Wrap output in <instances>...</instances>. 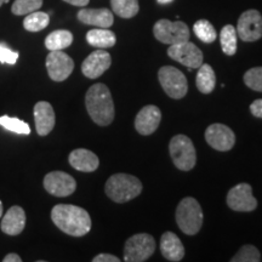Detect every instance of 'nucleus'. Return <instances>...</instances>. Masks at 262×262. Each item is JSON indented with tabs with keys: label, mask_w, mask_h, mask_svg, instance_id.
<instances>
[{
	"label": "nucleus",
	"mask_w": 262,
	"mask_h": 262,
	"mask_svg": "<svg viewBox=\"0 0 262 262\" xmlns=\"http://www.w3.org/2000/svg\"><path fill=\"white\" fill-rule=\"evenodd\" d=\"M51 220L57 228L72 237H83L91 229L89 212L77 205H55L51 211Z\"/></svg>",
	"instance_id": "f257e3e1"
},
{
	"label": "nucleus",
	"mask_w": 262,
	"mask_h": 262,
	"mask_svg": "<svg viewBox=\"0 0 262 262\" xmlns=\"http://www.w3.org/2000/svg\"><path fill=\"white\" fill-rule=\"evenodd\" d=\"M85 106L91 119L97 125L107 126L114 119V103L111 91L104 84H95L88 90Z\"/></svg>",
	"instance_id": "f03ea898"
},
{
	"label": "nucleus",
	"mask_w": 262,
	"mask_h": 262,
	"mask_svg": "<svg viewBox=\"0 0 262 262\" xmlns=\"http://www.w3.org/2000/svg\"><path fill=\"white\" fill-rule=\"evenodd\" d=\"M106 194L116 203H126L135 199L142 192V183L129 173H114L107 180Z\"/></svg>",
	"instance_id": "7ed1b4c3"
},
{
	"label": "nucleus",
	"mask_w": 262,
	"mask_h": 262,
	"mask_svg": "<svg viewBox=\"0 0 262 262\" xmlns=\"http://www.w3.org/2000/svg\"><path fill=\"white\" fill-rule=\"evenodd\" d=\"M176 222L185 234L194 235L203 226L202 206L192 196L183 198L176 209Z\"/></svg>",
	"instance_id": "20e7f679"
},
{
	"label": "nucleus",
	"mask_w": 262,
	"mask_h": 262,
	"mask_svg": "<svg viewBox=\"0 0 262 262\" xmlns=\"http://www.w3.org/2000/svg\"><path fill=\"white\" fill-rule=\"evenodd\" d=\"M170 156L179 170L189 171L194 168L196 162L195 148L192 140L186 135L173 136L169 145Z\"/></svg>",
	"instance_id": "39448f33"
},
{
	"label": "nucleus",
	"mask_w": 262,
	"mask_h": 262,
	"mask_svg": "<svg viewBox=\"0 0 262 262\" xmlns=\"http://www.w3.org/2000/svg\"><path fill=\"white\" fill-rule=\"evenodd\" d=\"M158 79L165 94L175 100L185 97L188 90L187 78L178 68L164 66L158 72Z\"/></svg>",
	"instance_id": "423d86ee"
},
{
	"label": "nucleus",
	"mask_w": 262,
	"mask_h": 262,
	"mask_svg": "<svg viewBox=\"0 0 262 262\" xmlns=\"http://www.w3.org/2000/svg\"><path fill=\"white\" fill-rule=\"evenodd\" d=\"M156 250V241L150 234L139 233L126 241L124 248V261L142 262L148 260Z\"/></svg>",
	"instance_id": "0eeeda50"
},
{
	"label": "nucleus",
	"mask_w": 262,
	"mask_h": 262,
	"mask_svg": "<svg viewBox=\"0 0 262 262\" xmlns=\"http://www.w3.org/2000/svg\"><path fill=\"white\" fill-rule=\"evenodd\" d=\"M153 34L156 39L163 44H178L187 41L189 39V28L185 22L159 19L153 27Z\"/></svg>",
	"instance_id": "6e6552de"
},
{
	"label": "nucleus",
	"mask_w": 262,
	"mask_h": 262,
	"mask_svg": "<svg viewBox=\"0 0 262 262\" xmlns=\"http://www.w3.org/2000/svg\"><path fill=\"white\" fill-rule=\"evenodd\" d=\"M169 57L178 61L186 67L199 68L203 64V52L196 45L191 41H182L170 45L168 49Z\"/></svg>",
	"instance_id": "1a4fd4ad"
},
{
	"label": "nucleus",
	"mask_w": 262,
	"mask_h": 262,
	"mask_svg": "<svg viewBox=\"0 0 262 262\" xmlns=\"http://www.w3.org/2000/svg\"><path fill=\"white\" fill-rule=\"evenodd\" d=\"M226 201L229 208L234 211H254L257 206L256 198L253 195V188L249 183H239L229 189Z\"/></svg>",
	"instance_id": "9d476101"
},
{
	"label": "nucleus",
	"mask_w": 262,
	"mask_h": 262,
	"mask_svg": "<svg viewBox=\"0 0 262 262\" xmlns=\"http://www.w3.org/2000/svg\"><path fill=\"white\" fill-rule=\"evenodd\" d=\"M237 34L243 41L253 42L262 37V16L257 10H248L238 19Z\"/></svg>",
	"instance_id": "9b49d317"
},
{
	"label": "nucleus",
	"mask_w": 262,
	"mask_h": 262,
	"mask_svg": "<svg viewBox=\"0 0 262 262\" xmlns=\"http://www.w3.org/2000/svg\"><path fill=\"white\" fill-rule=\"evenodd\" d=\"M47 70L52 80L63 81L73 72L74 61L62 50L50 51L47 57Z\"/></svg>",
	"instance_id": "f8f14e48"
},
{
	"label": "nucleus",
	"mask_w": 262,
	"mask_h": 262,
	"mask_svg": "<svg viewBox=\"0 0 262 262\" xmlns=\"http://www.w3.org/2000/svg\"><path fill=\"white\" fill-rule=\"evenodd\" d=\"M205 140L209 146L220 152H227L233 148L235 143V135L231 127L225 124H211L205 130Z\"/></svg>",
	"instance_id": "ddd939ff"
},
{
	"label": "nucleus",
	"mask_w": 262,
	"mask_h": 262,
	"mask_svg": "<svg viewBox=\"0 0 262 262\" xmlns=\"http://www.w3.org/2000/svg\"><path fill=\"white\" fill-rule=\"evenodd\" d=\"M44 187L55 196H68L74 193L77 182L70 173L63 171L49 172L44 178Z\"/></svg>",
	"instance_id": "4468645a"
},
{
	"label": "nucleus",
	"mask_w": 262,
	"mask_h": 262,
	"mask_svg": "<svg viewBox=\"0 0 262 262\" xmlns=\"http://www.w3.org/2000/svg\"><path fill=\"white\" fill-rule=\"evenodd\" d=\"M112 64V57L103 49L91 52L81 64V72L89 79H97Z\"/></svg>",
	"instance_id": "2eb2a0df"
},
{
	"label": "nucleus",
	"mask_w": 262,
	"mask_h": 262,
	"mask_svg": "<svg viewBox=\"0 0 262 262\" xmlns=\"http://www.w3.org/2000/svg\"><path fill=\"white\" fill-rule=\"evenodd\" d=\"M160 120H162V112L155 104H148L137 113L135 119V129L141 135L148 136L158 129Z\"/></svg>",
	"instance_id": "dca6fc26"
},
{
	"label": "nucleus",
	"mask_w": 262,
	"mask_h": 262,
	"mask_svg": "<svg viewBox=\"0 0 262 262\" xmlns=\"http://www.w3.org/2000/svg\"><path fill=\"white\" fill-rule=\"evenodd\" d=\"M34 122L38 135L47 136L55 126L54 108L47 101H39L34 106Z\"/></svg>",
	"instance_id": "f3484780"
},
{
	"label": "nucleus",
	"mask_w": 262,
	"mask_h": 262,
	"mask_svg": "<svg viewBox=\"0 0 262 262\" xmlns=\"http://www.w3.org/2000/svg\"><path fill=\"white\" fill-rule=\"evenodd\" d=\"M78 19L84 25L95 26L97 28H110L113 25L114 17L108 9H81L78 12Z\"/></svg>",
	"instance_id": "a211bd4d"
},
{
	"label": "nucleus",
	"mask_w": 262,
	"mask_h": 262,
	"mask_svg": "<svg viewBox=\"0 0 262 262\" xmlns=\"http://www.w3.org/2000/svg\"><path fill=\"white\" fill-rule=\"evenodd\" d=\"M68 162L75 170L83 172H93L100 165L98 157L89 149L78 148L72 150Z\"/></svg>",
	"instance_id": "6ab92c4d"
},
{
	"label": "nucleus",
	"mask_w": 262,
	"mask_h": 262,
	"mask_svg": "<svg viewBox=\"0 0 262 262\" xmlns=\"http://www.w3.org/2000/svg\"><path fill=\"white\" fill-rule=\"evenodd\" d=\"M26 226V212L21 206H12L4 215L2 221V231L9 235L22 233Z\"/></svg>",
	"instance_id": "aec40b11"
},
{
	"label": "nucleus",
	"mask_w": 262,
	"mask_h": 262,
	"mask_svg": "<svg viewBox=\"0 0 262 262\" xmlns=\"http://www.w3.org/2000/svg\"><path fill=\"white\" fill-rule=\"evenodd\" d=\"M160 251L168 261L179 262L185 256V247L172 232H165L160 239Z\"/></svg>",
	"instance_id": "412c9836"
},
{
	"label": "nucleus",
	"mask_w": 262,
	"mask_h": 262,
	"mask_svg": "<svg viewBox=\"0 0 262 262\" xmlns=\"http://www.w3.org/2000/svg\"><path fill=\"white\" fill-rule=\"evenodd\" d=\"M86 41L97 49L112 48L116 44V34L108 28H95L86 33Z\"/></svg>",
	"instance_id": "4be33fe9"
},
{
	"label": "nucleus",
	"mask_w": 262,
	"mask_h": 262,
	"mask_svg": "<svg viewBox=\"0 0 262 262\" xmlns=\"http://www.w3.org/2000/svg\"><path fill=\"white\" fill-rule=\"evenodd\" d=\"M195 84L202 94H210L214 91L216 85V75L211 66L205 63L198 68Z\"/></svg>",
	"instance_id": "5701e85b"
},
{
	"label": "nucleus",
	"mask_w": 262,
	"mask_h": 262,
	"mask_svg": "<svg viewBox=\"0 0 262 262\" xmlns=\"http://www.w3.org/2000/svg\"><path fill=\"white\" fill-rule=\"evenodd\" d=\"M72 42H73V34L66 29H58L48 35L45 39V47L49 51H57L71 47Z\"/></svg>",
	"instance_id": "b1692460"
},
{
	"label": "nucleus",
	"mask_w": 262,
	"mask_h": 262,
	"mask_svg": "<svg viewBox=\"0 0 262 262\" xmlns=\"http://www.w3.org/2000/svg\"><path fill=\"white\" fill-rule=\"evenodd\" d=\"M237 29L232 25H226L220 33V41L222 51L228 56L237 52Z\"/></svg>",
	"instance_id": "393cba45"
},
{
	"label": "nucleus",
	"mask_w": 262,
	"mask_h": 262,
	"mask_svg": "<svg viewBox=\"0 0 262 262\" xmlns=\"http://www.w3.org/2000/svg\"><path fill=\"white\" fill-rule=\"evenodd\" d=\"M112 10L122 18H131L137 15L140 10L139 0H111Z\"/></svg>",
	"instance_id": "a878e982"
},
{
	"label": "nucleus",
	"mask_w": 262,
	"mask_h": 262,
	"mask_svg": "<svg viewBox=\"0 0 262 262\" xmlns=\"http://www.w3.org/2000/svg\"><path fill=\"white\" fill-rule=\"evenodd\" d=\"M50 22V16L47 12L34 11L26 16L24 19V27L28 32H40L47 28Z\"/></svg>",
	"instance_id": "bb28decb"
},
{
	"label": "nucleus",
	"mask_w": 262,
	"mask_h": 262,
	"mask_svg": "<svg viewBox=\"0 0 262 262\" xmlns=\"http://www.w3.org/2000/svg\"><path fill=\"white\" fill-rule=\"evenodd\" d=\"M193 31L196 38L201 39L203 42L210 44V42L216 40V31L208 19H199L193 26Z\"/></svg>",
	"instance_id": "cd10ccee"
},
{
	"label": "nucleus",
	"mask_w": 262,
	"mask_h": 262,
	"mask_svg": "<svg viewBox=\"0 0 262 262\" xmlns=\"http://www.w3.org/2000/svg\"><path fill=\"white\" fill-rule=\"evenodd\" d=\"M0 125L6 130L12 131V133L16 134H21V135H29L31 134V127H29L28 124L15 117H0Z\"/></svg>",
	"instance_id": "c85d7f7f"
},
{
	"label": "nucleus",
	"mask_w": 262,
	"mask_h": 262,
	"mask_svg": "<svg viewBox=\"0 0 262 262\" xmlns=\"http://www.w3.org/2000/svg\"><path fill=\"white\" fill-rule=\"evenodd\" d=\"M42 0H15L11 11L16 16L28 15L41 8Z\"/></svg>",
	"instance_id": "c756f323"
},
{
	"label": "nucleus",
	"mask_w": 262,
	"mask_h": 262,
	"mask_svg": "<svg viewBox=\"0 0 262 262\" xmlns=\"http://www.w3.org/2000/svg\"><path fill=\"white\" fill-rule=\"evenodd\" d=\"M261 261L260 251L254 245H244L231 258V262H258Z\"/></svg>",
	"instance_id": "7c9ffc66"
},
{
	"label": "nucleus",
	"mask_w": 262,
	"mask_h": 262,
	"mask_svg": "<svg viewBox=\"0 0 262 262\" xmlns=\"http://www.w3.org/2000/svg\"><path fill=\"white\" fill-rule=\"evenodd\" d=\"M244 83L251 90L262 93V67H255L244 74Z\"/></svg>",
	"instance_id": "2f4dec72"
},
{
	"label": "nucleus",
	"mask_w": 262,
	"mask_h": 262,
	"mask_svg": "<svg viewBox=\"0 0 262 262\" xmlns=\"http://www.w3.org/2000/svg\"><path fill=\"white\" fill-rule=\"evenodd\" d=\"M18 60V52L11 50L4 42H0V63L15 64Z\"/></svg>",
	"instance_id": "473e14b6"
},
{
	"label": "nucleus",
	"mask_w": 262,
	"mask_h": 262,
	"mask_svg": "<svg viewBox=\"0 0 262 262\" xmlns=\"http://www.w3.org/2000/svg\"><path fill=\"white\" fill-rule=\"evenodd\" d=\"M250 112L254 117L261 118L262 119V98L255 100L254 102L250 104Z\"/></svg>",
	"instance_id": "72a5a7b5"
},
{
	"label": "nucleus",
	"mask_w": 262,
	"mask_h": 262,
	"mask_svg": "<svg viewBox=\"0 0 262 262\" xmlns=\"http://www.w3.org/2000/svg\"><path fill=\"white\" fill-rule=\"evenodd\" d=\"M93 262H120V260L111 254H98L93 258Z\"/></svg>",
	"instance_id": "f704fd0d"
},
{
	"label": "nucleus",
	"mask_w": 262,
	"mask_h": 262,
	"mask_svg": "<svg viewBox=\"0 0 262 262\" xmlns=\"http://www.w3.org/2000/svg\"><path fill=\"white\" fill-rule=\"evenodd\" d=\"M63 2L68 3V4L73 5V6H80V8H84L89 4L90 0H63Z\"/></svg>",
	"instance_id": "c9c22d12"
},
{
	"label": "nucleus",
	"mask_w": 262,
	"mask_h": 262,
	"mask_svg": "<svg viewBox=\"0 0 262 262\" xmlns=\"http://www.w3.org/2000/svg\"><path fill=\"white\" fill-rule=\"evenodd\" d=\"M3 261H4V262H21L22 258L19 257V255L11 253V254L6 255V256L3 258Z\"/></svg>",
	"instance_id": "e433bc0d"
},
{
	"label": "nucleus",
	"mask_w": 262,
	"mask_h": 262,
	"mask_svg": "<svg viewBox=\"0 0 262 262\" xmlns=\"http://www.w3.org/2000/svg\"><path fill=\"white\" fill-rule=\"evenodd\" d=\"M173 0H158V3L159 4H162V5H165V4H170V3H172Z\"/></svg>",
	"instance_id": "4c0bfd02"
},
{
	"label": "nucleus",
	"mask_w": 262,
	"mask_h": 262,
	"mask_svg": "<svg viewBox=\"0 0 262 262\" xmlns=\"http://www.w3.org/2000/svg\"><path fill=\"white\" fill-rule=\"evenodd\" d=\"M2 215H3V203L0 201V217H2Z\"/></svg>",
	"instance_id": "58836bf2"
},
{
	"label": "nucleus",
	"mask_w": 262,
	"mask_h": 262,
	"mask_svg": "<svg viewBox=\"0 0 262 262\" xmlns=\"http://www.w3.org/2000/svg\"><path fill=\"white\" fill-rule=\"evenodd\" d=\"M6 3H9V0H0V6H3L4 4H6Z\"/></svg>",
	"instance_id": "ea45409f"
}]
</instances>
